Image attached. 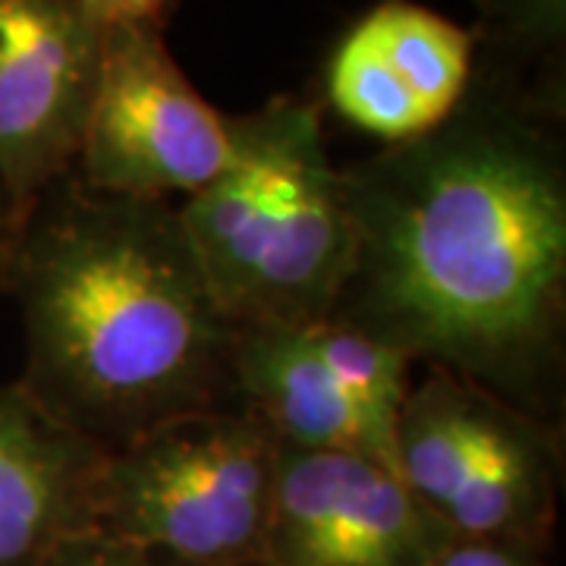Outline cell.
Here are the masks:
<instances>
[{
  "label": "cell",
  "mask_w": 566,
  "mask_h": 566,
  "mask_svg": "<svg viewBox=\"0 0 566 566\" xmlns=\"http://www.w3.org/2000/svg\"><path fill=\"white\" fill-rule=\"evenodd\" d=\"M102 57L82 0H0V196L17 227L76 170Z\"/></svg>",
  "instance_id": "obj_7"
},
{
  "label": "cell",
  "mask_w": 566,
  "mask_h": 566,
  "mask_svg": "<svg viewBox=\"0 0 566 566\" xmlns=\"http://www.w3.org/2000/svg\"><path fill=\"white\" fill-rule=\"evenodd\" d=\"M547 547L526 542H472L453 538L447 551L431 566H551L545 557Z\"/></svg>",
  "instance_id": "obj_14"
},
{
  "label": "cell",
  "mask_w": 566,
  "mask_h": 566,
  "mask_svg": "<svg viewBox=\"0 0 566 566\" xmlns=\"http://www.w3.org/2000/svg\"><path fill=\"white\" fill-rule=\"evenodd\" d=\"M450 542L385 463L281 447L259 566H431Z\"/></svg>",
  "instance_id": "obj_8"
},
{
  "label": "cell",
  "mask_w": 566,
  "mask_h": 566,
  "mask_svg": "<svg viewBox=\"0 0 566 566\" xmlns=\"http://www.w3.org/2000/svg\"><path fill=\"white\" fill-rule=\"evenodd\" d=\"M17 221L10 214V208L0 196V296H3V286H7V264H10V252H13V240H17Z\"/></svg>",
  "instance_id": "obj_16"
},
{
  "label": "cell",
  "mask_w": 566,
  "mask_h": 566,
  "mask_svg": "<svg viewBox=\"0 0 566 566\" xmlns=\"http://www.w3.org/2000/svg\"><path fill=\"white\" fill-rule=\"evenodd\" d=\"M394 463L453 538L551 542L564 488V422L428 368L400 406Z\"/></svg>",
  "instance_id": "obj_5"
},
{
  "label": "cell",
  "mask_w": 566,
  "mask_h": 566,
  "mask_svg": "<svg viewBox=\"0 0 566 566\" xmlns=\"http://www.w3.org/2000/svg\"><path fill=\"white\" fill-rule=\"evenodd\" d=\"M564 123L472 73L438 129L340 167L353 264L327 322L560 422Z\"/></svg>",
  "instance_id": "obj_1"
},
{
  "label": "cell",
  "mask_w": 566,
  "mask_h": 566,
  "mask_svg": "<svg viewBox=\"0 0 566 566\" xmlns=\"http://www.w3.org/2000/svg\"><path fill=\"white\" fill-rule=\"evenodd\" d=\"M177 214L240 331L331 318L353 264V221L315 98L277 95L233 114L230 161Z\"/></svg>",
  "instance_id": "obj_3"
},
{
  "label": "cell",
  "mask_w": 566,
  "mask_h": 566,
  "mask_svg": "<svg viewBox=\"0 0 566 566\" xmlns=\"http://www.w3.org/2000/svg\"><path fill=\"white\" fill-rule=\"evenodd\" d=\"M475 73L566 117V0H472Z\"/></svg>",
  "instance_id": "obj_12"
},
{
  "label": "cell",
  "mask_w": 566,
  "mask_h": 566,
  "mask_svg": "<svg viewBox=\"0 0 566 566\" xmlns=\"http://www.w3.org/2000/svg\"><path fill=\"white\" fill-rule=\"evenodd\" d=\"M281 441L245 406L189 412L107 450L92 532L186 566H259Z\"/></svg>",
  "instance_id": "obj_4"
},
{
  "label": "cell",
  "mask_w": 566,
  "mask_h": 566,
  "mask_svg": "<svg viewBox=\"0 0 566 566\" xmlns=\"http://www.w3.org/2000/svg\"><path fill=\"white\" fill-rule=\"evenodd\" d=\"M475 73V35L416 0H381L334 41L322 111L385 145L438 129Z\"/></svg>",
  "instance_id": "obj_9"
},
{
  "label": "cell",
  "mask_w": 566,
  "mask_h": 566,
  "mask_svg": "<svg viewBox=\"0 0 566 566\" xmlns=\"http://www.w3.org/2000/svg\"><path fill=\"white\" fill-rule=\"evenodd\" d=\"M102 447L70 431L13 381L0 385V566H39L92 532Z\"/></svg>",
  "instance_id": "obj_10"
},
{
  "label": "cell",
  "mask_w": 566,
  "mask_h": 566,
  "mask_svg": "<svg viewBox=\"0 0 566 566\" xmlns=\"http://www.w3.org/2000/svg\"><path fill=\"white\" fill-rule=\"evenodd\" d=\"M88 17L102 29L111 25H155L164 29L177 0H82Z\"/></svg>",
  "instance_id": "obj_15"
},
{
  "label": "cell",
  "mask_w": 566,
  "mask_h": 566,
  "mask_svg": "<svg viewBox=\"0 0 566 566\" xmlns=\"http://www.w3.org/2000/svg\"><path fill=\"white\" fill-rule=\"evenodd\" d=\"M315 327H243L233 346L237 403L252 409L281 447L363 453L397 472L394 441L334 375Z\"/></svg>",
  "instance_id": "obj_11"
},
{
  "label": "cell",
  "mask_w": 566,
  "mask_h": 566,
  "mask_svg": "<svg viewBox=\"0 0 566 566\" xmlns=\"http://www.w3.org/2000/svg\"><path fill=\"white\" fill-rule=\"evenodd\" d=\"M230 161V114L174 61L164 29H104L102 76L85 123L76 180L102 196L174 202Z\"/></svg>",
  "instance_id": "obj_6"
},
{
  "label": "cell",
  "mask_w": 566,
  "mask_h": 566,
  "mask_svg": "<svg viewBox=\"0 0 566 566\" xmlns=\"http://www.w3.org/2000/svg\"><path fill=\"white\" fill-rule=\"evenodd\" d=\"M3 296L20 308V385L104 453L237 403L240 327L214 300L177 202L102 196L63 177L22 218Z\"/></svg>",
  "instance_id": "obj_2"
},
{
  "label": "cell",
  "mask_w": 566,
  "mask_h": 566,
  "mask_svg": "<svg viewBox=\"0 0 566 566\" xmlns=\"http://www.w3.org/2000/svg\"><path fill=\"white\" fill-rule=\"evenodd\" d=\"M39 566H186L158 551L117 542L98 532H82L57 545Z\"/></svg>",
  "instance_id": "obj_13"
}]
</instances>
